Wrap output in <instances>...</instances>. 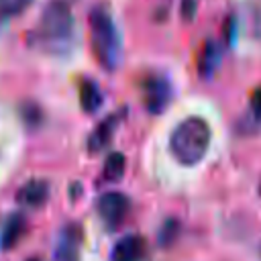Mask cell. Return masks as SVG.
Masks as SVG:
<instances>
[{
	"mask_svg": "<svg viewBox=\"0 0 261 261\" xmlns=\"http://www.w3.org/2000/svg\"><path fill=\"white\" fill-rule=\"evenodd\" d=\"M147 255V241L143 234L130 232L116 241L110 261H143Z\"/></svg>",
	"mask_w": 261,
	"mask_h": 261,
	"instance_id": "cell-8",
	"label": "cell"
},
{
	"mask_svg": "<svg viewBox=\"0 0 261 261\" xmlns=\"http://www.w3.org/2000/svg\"><path fill=\"white\" fill-rule=\"evenodd\" d=\"M210 139L212 130L208 122L200 116H188L171 130L169 151L179 165L190 167L204 159L210 147Z\"/></svg>",
	"mask_w": 261,
	"mask_h": 261,
	"instance_id": "cell-3",
	"label": "cell"
},
{
	"mask_svg": "<svg viewBox=\"0 0 261 261\" xmlns=\"http://www.w3.org/2000/svg\"><path fill=\"white\" fill-rule=\"evenodd\" d=\"M27 230H29V218L22 212L10 214L4 222V226H2V232H0V249L2 251L14 249L22 241Z\"/></svg>",
	"mask_w": 261,
	"mask_h": 261,
	"instance_id": "cell-10",
	"label": "cell"
},
{
	"mask_svg": "<svg viewBox=\"0 0 261 261\" xmlns=\"http://www.w3.org/2000/svg\"><path fill=\"white\" fill-rule=\"evenodd\" d=\"M251 110H253L255 118H259V120H261V86H259V88H255V90H253V94H251Z\"/></svg>",
	"mask_w": 261,
	"mask_h": 261,
	"instance_id": "cell-19",
	"label": "cell"
},
{
	"mask_svg": "<svg viewBox=\"0 0 261 261\" xmlns=\"http://www.w3.org/2000/svg\"><path fill=\"white\" fill-rule=\"evenodd\" d=\"M20 116H22V120L27 122V126H31V128L39 126L41 120H43V112H41V108H39L35 102L22 104V106H20Z\"/></svg>",
	"mask_w": 261,
	"mask_h": 261,
	"instance_id": "cell-16",
	"label": "cell"
},
{
	"mask_svg": "<svg viewBox=\"0 0 261 261\" xmlns=\"http://www.w3.org/2000/svg\"><path fill=\"white\" fill-rule=\"evenodd\" d=\"M179 12H181V18L186 22H192L194 16H196V0H181Z\"/></svg>",
	"mask_w": 261,
	"mask_h": 261,
	"instance_id": "cell-17",
	"label": "cell"
},
{
	"mask_svg": "<svg viewBox=\"0 0 261 261\" xmlns=\"http://www.w3.org/2000/svg\"><path fill=\"white\" fill-rule=\"evenodd\" d=\"M33 43L49 53H67L73 45V14L65 0H51L33 33Z\"/></svg>",
	"mask_w": 261,
	"mask_h": 261,
	"instance_id": "cell-1",
	"label": "cell"
},
{
	"mask_svg": "<svg viewBox=\"0 0 261 261\" xmlns=\"http://www.w3.org/2000/svg\"><path fill=\"white\" fill-rule=\"evenodd\" d=\"M88 37L94 59L106 69L114 71L122 59V41L114 18L104 6H94L88 14Z\"/></svg>",
	"mask_w": 261,
	"mask_h": 261,
	"instance_id": "cell-2",
	"label": "cell"
},
{
	"mask_svg": "<svg viewBox=\"0 0 261 261\" xmlns=\"http://www.w3.org/2000/svg\"><path fill=\"white\" fill-rule=\"evenodd\" d=\"M82 241H84V228L77 222L65 224L55 241L51 261H80Z\"/></svg>",
	"mask_w": 261,
	"mask_h": 261,
	"instance_id": "cell-6",
	"label": "cell"
},
{
	"mask_svg": "<svg viewBox=\"0 0 261 261\" xmlns=\"http://www.w3.org/2000/svg\"><path fill=\"white\" fill-rule=\"evenodd\" d=\"M141 98L151 114H161L173 98L171 82L163 73H147L141 80Z\"/></svg>",
	"mask_w": 261,
	"mask_h": 261,
	"instance_id": "cell-4",
	"label": "cell"
},
{
	"mask_svg": "<svg viewBox=\"0 0 261 261\" xmlns=\"http://www.w3.org/2000/svg\"><path fill=\"white\" fill-rule=\"evenodd\" d=\"M27 261H41V259H37V257H33V259H27Z\"/></svg>",
	"mask_w": 261,
	"mask_h": 261,
	"instance_id": "cell-20",
	"label": "cell"
},
{
	"mask_svg": "<svg viewBox=\"0 0 261 261\" xmlns=\"http://www.w3.org/2000/svg\"><path fill=\"white\" fill-rule=\"evenodd\" d=\"M122 118H124V108L118 110V112L108 114L106 118H102V120L94 126V130H92L90 137H88V151H90L92 155H94V153H100L102 149H106V147L110 145V141H112V137H114V133H116V128H118V124L122 122Z\"/></svg>",
	"mask_w": 261,
	"mask_h": 261,
	"instance_id": "cell-7",
	"label": "cell"
},
{
	"mask_svg": "<svg viewBox=\"0 0 261 261\" xmlns=\"http://www.w3.org/2000/svg\"><path fill=\"white\" fill-rule=\"evenodd\" d=\"M259 194H261V181H259Z\"/></svg>",
	"mask_w": 261,
	"mask_h": 261,
	"instance_id": "cell-21",
	"label": "cell"
},
{
	"mask_svg": "<svg viewBox=\"0 0 261 261\" xmlns=\"http://www.w3.org/2000/svg\"><path fill=\"white\" fill-rule=\"evenodd\" d=\"M96 210H98L100 220L108 228H116L126 220V216L130 212V200L122 192H106L100 196Z\"/></svg>",
	"mask_w": 261,
	"mask_h": 261,
	"instance_id": "cell-5",
	"label": "cell"
},
{
	"mask_svg": "<svg viewBox=\"0 0 261 261\" xmlns=\"http://www.w3.org/2000/svg\"><path fill=\"white\" fill-rule=\"evenodd\" d=\"M234 39H237V22H234L232 16H228L226 22H224V41H226L228 47H232Z\"/></svg>",
	"mask_w": 261,
	"mask_h": 261,
	"instance_id": "cell-18",
	"label": "cell"
},
{
	"mask_svg": "<svg viewBox=\"0 0 261 261\" xmlns=\"http://www.w3.org/2000/svg\"><path fill=\"white\" fill-rule=\"evenodd\" d=\"M31 4L33 0H0V24L22 14Z\"/></svg>",
	"mask_w": 261,
	"mask_h": 261,
	"instance_id": "cell-14",
	"label": "cell"
},
{
	"mask_svg": "<svg viewBox=\"0 0 261 261\" xmlns=\"http://www.w3.org/2000/svg\"><path fill=\"white\" fill-rule=\"evenodd\" d=\"M49 194H51L49 181L35 177V179H29L27 184L20 186V190L16 192V200L24 208H41L49 200Z\"/></svg>",
	"mask_w": 261,
	"mask_h": 261,
	"instance_id": "cell-9",
	"label": "cell"
},
{
	"mask_svg": "<svg viewBox=\"0 0 261 261\" xmlns=\"http://www.w3.org/2000/svg\"><path fill=\"white\" fill-rule=\"evenodd\" d=\"M220 59H222L220 45L214 39L204 41V45L200 49V55H198V73H200V77H204V80L212 77L214 71L220 65Z\"/></svg>",
	"mask_w": 261,
	"mask_h": 261,
	"instance_id": "cell-11",
	"label": "cell"
},
{
	"mask_svg": "<svg viewBox=\"0 0 261 261\" xmlns=\"http://www.w3.org/2000/svg\"><path fill=\"white\" fill-rule=\"evenodd\" d=\"M124 169H126V159H124V155L122 153H118V151H114V153H110L108 157H106V161H104V167H102V177H104V181H118L122 175H124Z\"/></svg>",
	"mask_w": 261,
	"mask_h": 261,
	"instance_id": "cell-13",
	"label": "cell"
},
{
	"mask_svg": "<svg viewBox=\"0 0 261 261\" xmlns=\"http://www.w3.org/2000/svg\"><path fill=\"white\" fill-rule=\"evenodd\" d=\"M179 234V222L175 218H167L163 224H161V230H159V245L161 247H169L175 243Z\"/></svg>",
	"mask_w": 261,
	"mask_h": 261,
	"instance_id": "cell-15",
	"label": "cell"
},
{
	"mask_svg": "<svg viewBox=\"0 0 261 261\" xmlns=\"http://www.w3.org/2000/svg\"><path fill=\"white\" fill-rule=\"evenodd\" d=\"M80 106L88 114H94L102 106V92H100L98 84L88 77L80 82Z\"/></svg>",
	"mask_w": 261,
	"mask_h": 261,
	"instance_id": "cell-12",
	"label": "cell"
}]
</instances>
